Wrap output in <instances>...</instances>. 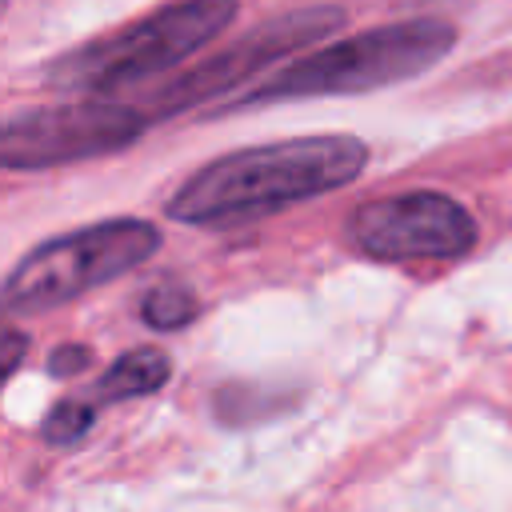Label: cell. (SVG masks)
<instances>
[{"mask_svg":"<svg viewBox=\"0 0 512 512\" xmlns=\"http://www.w3.org/2000/svg\"><path fill=\"white\" fill-rule=\"evenodd\" d=\"M364 160L368 148L356 136H292L240 148L196 168L168 200V216L200 228H236L352 184Z\"/></svg>","mask_w":512,"mask_h":512,"instance_id":"cell-1","label":"cell"},{"mask_svg":"<svg viewBox=\"0 0 512 512\" xmlns=\"http://www.w3.org/2000/svg\"><path fill=\"white\" fill-rule=\"evenodd\" d=\"M452 44H456V28L440 16H416V20L368 28L360 36H344V40L324 44L320 52L280 68L252 96L236 100L232 108L388 88V84H400V80L428 72L440 56L452 52Z\"/></svg>","mask_w":512,"mask_h":512,"instance_id":"cell-2","label":"cell"},{"mask_svg":"<svg viewBox=\"0 0 512 512\" xmlns=\"http://www.w3.org/2000/svg\"><path fill=\"white\" fill-rule=\"evenodd\" d=\"M236 16V0H176L112 36L88 40L64 56H56L44 72V84L56 92H116L124 84H140L196 48H204L212 36H220Z\"/></svg>","mask_w":512,"mask_h":512,"instance_id":"cell-3","label":"cell"},{"mask_svg":"<svg viewBox=\"0 0 512 512\" xmlns=\"http://www.w3.org/2000/svg\"><path fill=\"white\" fill-rule=\"evenodd\" d=\"M160 248V232L148 220L120 216L76 228L68 236L36 244L4 280V304L12 312H48L80 292L108 284L140 268Z\"/></svg>","mask_w":512,"mask_h":512,"instance_id":"cell-4","label":"cell"},{"mask_svg":"<svg viewBox=\"0 0 512 512\" xmlns=\"http://www.w3.org/2000/svg\"><path fill=\"white\" fill-rule=\"evenodd\" d=\"M148 116L116 100H72L12 112L0 124L4 168H52L116 152L144 132Z\"/></svg>","mask_w":512,"mask_h":512,"instance_id":"cell-5","label":"cell"},{"mask_svg":"<svg viewBox=\"0 0 512 512\" xmlns=\"http://www.w3.org/2000/svg\"><path fill=\"white\" fill-rule=\"evenodd\" d=\"M352 240L372 260H456L476 244L472 212L444 192H396L352 212Z\"/></svg>","mask_w":512,"mask_h":512,"instance_id":"cell-6","label":"cell"},{"mask_svg":"<svg viewBox=\"0 0 512 512\" xmlns=\"http://www.w3.org/2000/svg\"><path fill=\"white\" fill-rule=\"evenodd\" d=\"M340 20H344L340 8H300V12H284V16H272V20L256 24L252 32L232 40L224 52H216L204 64H196L184 76H176L156 96L152 116H176V112H188L192 104L216 100L220 92L252 80L260 68L284 60L288 52H300L312 40H320L324 32H336Z\"/></svg>","mask_w":512,"mask_h":512,"instance_id":"cell-7","label":"cell"},{"mask_svg":"<svg viewBox=\"0 0 512 512\" xmlns=\"http://www.w3.org/2000/svg\"><path fill=\"white\" fill-rule=\"evenodd\" d=\"M172 376V360L160 348H132L124 356H116L104 376L96 380L92 404H112V400H136L148 392H160Z\"/></svg>","mask_w":512,"mask_h":512,"instance_id":"cell-8","label":"cell"},{"mask_svg":"<svg viewBox=\"0 0 512 512\" xmlns=\"http://www.w3.org/2000/svg\"><path fill=\"white\" fill-rule=\"evenodd\" d=\"M196 312H200V304H196V296H192L184 284H160V288H152V292L140 300L144 324H148V328H160V332L184 328Z\"/></svg>","mask_w":512,"mask_h":512,"instance_id":"cell-9","label":"cell"},{"mask_svg":"<svg viewBox=\"0 0 512 512\" xmlns=\"http://www.w3.org/2000/svg\"><path fill=\"white\" fill-rule=\"evenodd\" d=\"M92 416H96L92 400H60L44 416V440L48 444H72L92 428Z\"/></svg>","mask_w":512,"mask_h":512,"instance_id":"cell-10","label":"cell"},{"mask_svg":"<svg viewBox=\"0 0 512 512\" xmlns=\"http://www.w3.org/2000/svg\"><path fill=\"white\" fill-rule=\"evenodd\" d=\"M88 364H92V352L80 348V344L56 348V352L48 356V372H52V376H72V372H80V368H88Z\"/></svg>","mask_w":512,"mask_h":512,"instance_id":"cell-11","label":"cell"},{"mask_svg":"<svg viewBox=\"0 0 512 512\" xmlns=\"http://www.w3.org/2000/svg\"><path fill=\"white\" fill-rule=\"evenodd\" d=\"M20 356H24V336H20V332H4V372H8V376L16 372Z\"/></svg>","mask_w":512,"mask_h":512,"instance_id":"cell-12","label":"cell"}]
</instances>
